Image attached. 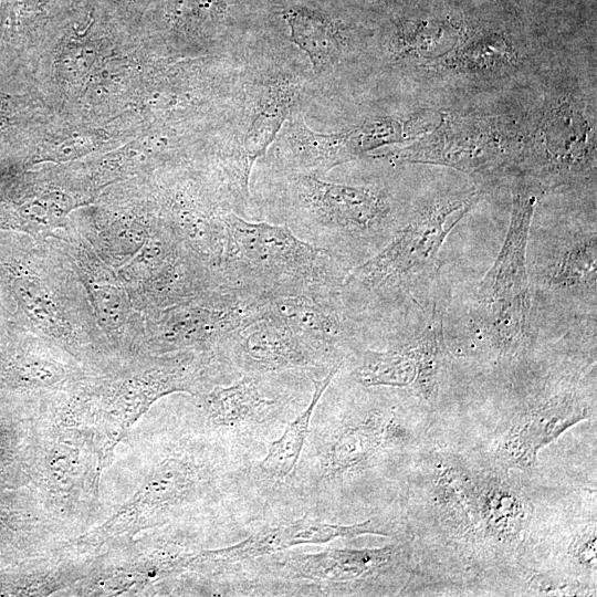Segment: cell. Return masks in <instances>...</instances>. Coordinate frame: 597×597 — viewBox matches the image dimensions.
<instances>
[{
	"mask_svg": "<svg viewBox=\"0 0 597 597\" xmlns=\"http://www.w3.org/2000/svg\"><path fill=\"white\" fill-rule=\"evenodd\" d=\"M519 170L542 190L595 178V128L573 95L555 97L544 107L525 137Z\"/></svg>",
	"mask_w": 597,
	"mask_h": 597,
	"instance_id": "12",
	"label": "cell"
},
{
	"mask_svg": "<svg viewBox=\"0 0 597 597\" xmlns=\"http://www.w3.org/2000/svg\"><path fill=\"white\" fill-rule=\"evenodd\" d=\"M220 274L227 285L259 298L341 287L352 269L331 252L296 237L286 226L226 217Z\"/></svg>",
	"mask_w": 597,
	"mask_h": 597,
	"instance_id": "6",
	"label": "cell"
},
{
	"mask_svg": "<svg viewBox=\"0 0 597 597\" xmlns=\"http://www.w3.org/2000/svg\"><path fill=\"white\" fill-rule=\"evenodd\" d=\"M0 291L11 321L76 359L103 363L115 355L74 269L50 238L0 231Z\"/></svg>",
	"mask_w": 597,
	"mask_h": 597,
	"instance_id": "3",
	"label": "cell"
},
{
	"mask_svg": "<svg viewBox=\"0 0 597 597\" xmlns=\"http://www.w3.org/2000/svg\"><path fill=\"white\" fill-rule=\"evenodd\" d=\"M217 352L242 374L296 371L314 377L313 373L325 369L295 334L265 310L234 329Z\"/></svg>",
	"mask_w": 597,
	"mask_h": 597,
	"instance_id": "16",
	"label": "cell"
},
{
	"mask_svg": "<svg viewBox=\"0 0 597 597\" xmlns=\"http://www.w3.org/2000/svg\"><path fill=\"white\" fill-rule=\"evenodd\" d=\"M50 239L74 269L96 323L115 354H142L144 316L133 304L116 269L97 254L70 217L65 227Z\"/></svg>",
	"mask_w": 597,
	"mask_h": 597,
	"instance_id": "13",
	"label": "cell"
},
{
	"mask_svg": "<svg viewBox=\"0 0 597 597\" xmlns=\"http://www.w3.org/2000/svg\"><path fill=\"white\" fill-rule=\"evenodd\" d=\"M239 52L237 94L216 135L213 156L233 193L238 214L252 219L253 168L290 115L305 113L312 72L305 55L264 18Z\"/></svg>",
	"mask_w": 597,
	"mask_h": 597,
	"instance_id": "2",
	"label": "cell"
},
{
	"mask_svg": "<svg viewBox=\"0 0 597 597\" xmlns=\"http://www.w3.org/2000/svg\"><path fill=\"white\" fill-rule=\"evenodd\" d=\"M542 191L523 177L517 180L505 239L493 265L478 284L471 302L473 327L503 352L519 350L528 336L531 287L527 243L531 221Z\"/></svg>",
	"mask_w": 597,
	"mask_h": 597,
	"instance_id": "7",
	"label": "cell"
},
{
	"mask_svg": "<svg viewBox=\"0 0 597 597\" xmlns=\"http://www.w3.org/2000/svg\"><path fill=\"white\" fill-rule=\"evenodd\" d=\"M341 368H333L321 379L308 376L313 384V392L306 408L300 412L285 428L281 437L274 440L258 463V474L273 482H282L295 469L311 426V420L323 394Z\"/></svg>",
	"mask_w": 597,
	"mask_h": 597,
	"instance_id": "23",
	"label": "cell"
},
{
	"mask_svg": "<svg viewBox=\"0 0 597 597\" xmlns=\"http://www.w3.org/2000/svg\"><path fill=\"white\" fill-rule=\"evenodd\" d=\"M264 374H242L234 383L217 385L202 396V406L211 422L226 428H242L263 422L280 400L264 391Z\"/></svg>",
	"mask_w": 597,
	"mask_h": 597,
	"instance_id": "21",
	"label": "cell"
},
{
	"mask_svg": "<svg viewBox=\"0 0 597 597\" xmlns=\"http://www.w3.org/2000/svg\"><path fill=\"white\" fill-rule=\"evenodd\" d=\"M264 302L224 284L186 302L146 313L142 353L217 350L234 329L263 314Z\"/></svg>",
	"mask_w": 597,
	"mask_h": 597,
	"instance_id": "10",
	"label": "cell"
},
{
	"mask_svg": "<svg viewBox=\"0 0 597 597\" xmlns=\"http://www.w3.org/2000/svg\"><path fill=\"white\" fill-rule=\"evenodd\" d=\"M388 420L371 412L355 426L338 432L323 459L326 475H341L366 462L389 436Z\"/></svg>",
	"mask_w": 597,
	"mask_h": 597,
	"instance_id": "25",
	"label": "cell"
},
{
	"mask_svg": "<svg viewBox=\"0 0 597 597\" xmlns=\"http://www.w3.org/2000/svg\"><path fill=\"white\" fill-rule=\"evenodd\" d=\"M151 15L176 48L237 54L261 27V0H151Z\"/></svg>",
	"mask_w": 597,
	"mask_h": 597,
	"instance_id": "14",
	"label": "cell"
},
{
	"mask_svg": "<svg viewBox=\"0 0 597 597\" xmlns=\"http://www.w3.org/2000/svg\"><path fill=\"white\" fill-rule=\"evenodd\" d=\"M596 268V231H579L555 243L545 266L544 280L556 292L588 293L595 297Z\"/></svg>",
	"mask_w": 597,
	"mask_h": 597,
	"instance_id": "22",
	"label": "cell"
},
{
	"mask_svg": "<svg viewBox=\"0 0 597 597\" xmlns=\"http://www.w3.org/2000/svg\"><path fill=\"white\" fill-rule=\"evenodd\" d=\"M586 417V408L574 399L547 404L530 413L512 432L509 447L522 463L531 464L541 448Z\"/></svg>",
	"mask_w": 597,
	"mask_h": 597,
	"instance_id": "24",
	"label": "cell"
},
{
	"mask_svg": "<svg viewBox=\"0 0 597 597\" xmlns=\"http://www.w3.org/2000/svg\"><path fill=\"white\" fill-rule=\"evenodd\" d=\"M109 2L123 7V8H134V7H144L151 2V0H108Z\"/></svg>",
	"mask_w": 597,
	"mask_h": 597,
	"instance_id": "30",
	"label": "cell"
},
{
	"mask_svg": "<svg viewBox=\"0 0 597 597\" xmlns=\"http://www.w3.org/2000/svg\"><path fill=\"white\" fill-rule=\"evenodd\" d=\"M9 317H10V315H9V312L7 311V308L4 306V303L2 301L1 291H0V329L9 321Z\"/></svg>",
	"mask_w": 597,
	"mask_h": 597,
	"instance_id": "31",
	"label": "cell"
},
{
	"mask_svg": "<svg viewBox=\"0 0 597 597\" xmlns=\"http://www.w3.org/2000/svg\"><path fill=\"white\" fill-rule=\"evenodd\" d=\"M22 118L23 112L19 102L0 93V148L15 136Z\"/></svg>",
	"mask_w": 597,
	"mask_h": 597,
	"instance_id": "27",
	"label": "cell"
},
{
	"mask_svg": "<svg viewBox=\"0 0 597 597\" xmlns=\"http://www.w3.org/2000/svg\"><path fill=\"white\" fill-rule=\"evenodd\" d=\"M395 545L378 548H327L316 553L286 554L290 575L315 584H339L359 579L385 566L396 553Z\"/></svg>",
	"mask_w": 597,
	"mask_h": 597,
	"instance_id": "20",
	"label": "cell"
},
{
	"mask_svg": "<svg viewBox=\"0 0 597 597\" xmlns=\"http://www.w3.org/2000/svg\"><path fill=\"white\" fill-rule=\"evenodd\" d=\"M70 219L97 254L117 269L130 260L160 220L154 191L137 202L104 207L83 219Z\"/></svg>",
	"mask_w": 597,
	"mask_h": 597,
	"instance_id": "18",
	"label": "cell"
},
{
	"mask_svg": "<svg viewBox=\"0 0 597 597\" xmlns=\"http://www.w3.org/2000/svg\"><path fill=\"white\" fill-rule=\"evenodd\" d=\"M250 193L253 219L284 224L350 268L378 252L406 221L394 191L379 181H335L258 166Z\"/></svg>",
	"mask_w": 597,
	"mask_h": 597,
	"instance_id": "1",
	"label": "cell"
},
{
	"mask_svg": "<svg viewBox=\"0 0 597 597\" xmlns=\"http://www.w3.org/2000/svg\"><path fill=\"white\" fill-rule=\"evenodd\" d=\"M577 556L584 564H591L596 558L595 535H589L587 540L582 541L577 547Z\"/></svg>",
	"mask_w": 597,
	"mask_h": 597,
	"instance_id": "28",
	"label": "cell"
},
{
	"mask_svg": "<svg viewBox=\"0 0 597 597\" xmlns=\"http://www.w3.org/2000/svg\"><path fill=\"white\" fill-rule=\"evenodd\" d=\"M441 327V321L433 317L427 328L407 343L386 350H365L353 370L355 380L365 387L410 388L426 399L434 396Z\"/></svg>",
	"mask_w": 597,
	"mask_h": 597,
	"instance_id": "17",
	"label": "cell"
},
{
	"mask_svg": "<svg viewBox=\"0 0 597 597\" xmlns=\"http://www.w3.org/2000/svg\"><path fill=\"white\" fill-rule=\"evenodd\" d=\"M153 191L163 221L196 258L219 272L226 217L238 213V207L214 157L165 168Z\"/></svg>",
	"mask_w": 597,
	"mask_h": 597,
	"instance_id": "9",
	"label": "cell"
},
{
	"mask_svg": "<svg viewBox=\"0 0 597 597\" xmlns=\"http://www.w3.org/2000/svg\"><path fill=\"white\" fill-rule=\"evenodd\" d=\"M365 534L389 535L387 531L376 527L370 519L363 523L342 525L303 516L277 525L265 526L241 542L205 552L200 557L216 563L238 564L298 545H320L335 538H350Z\"/></svg>",
	"mask_w": 597,
	"mask_h": 597,
	"instance_id": "19",
	"label": "cell"
},
{
	"mask_svg": "<svg viewBox=\"0 0 597 597\" xmlns=\"http://www.w3.org/2000/svg\"><path fill=\"white\" fill-rule=\"evenodd\" d=\"M20 169L23 168L17 163L6 159L0 160V186Z\"/></svg>",
	"mask_w": 597,
	"mask_h": 597,
	"instance_id": "29",
	"label": "cell"
},
{
	"mask_svg": "<svg viewBox=\"0 0 597 597\" xmlns=\"http://www.w3.org/2000/svg\"><path fill=\"white\" fill-rule=\"evenodd\" d=\"M479 198L473 191L437 199L409 216L386 245L345 275L339 292L350 313L363 323L433 280L444 241Z\"/></svg>",
	"mask_w": 597,
	"mask_h": 597,
	"instance_id": "5",
	"label": "cell"
},
{
	"mask_svg": "<svg viewBox=\"0 0 597 597\" xmlns=\"http://www.w3.org/2000/svg\"><path fill=\"white\" fill-rule=\"evenodd\" d=\"M261 14L307 59L312 72L305 119L326 121L371 70L370 8L349 0H261Z\"/></svg>",
	"mask_w": 597,
	"mask_h": 597,
	"instance_id": "4",
	"label": "cell"
},
{
	"mask_svg": "<svg viewBox=\"0 0 597 597\" xmlns=\"http://www.w3.org/2000/svg\"><path fill=\"white\" fill-rule=\"evenodd\" d=\"M116 271L143 315L226 284L221 274L196 258L161 218L137 253Z\"/></svg>",
	"mask_w": 597,
	"mask_h": 597,
	"instance_id": "11",
	"label": "cell"
},
{
	"mask_svg": "<svg viewBox=\"0 0 597 597\" xmlns=\"http://www.w3.org/2000/svg\"><path fill=\"white\" fill-rule=\"evenodd\" d=\"M525 137L517 123L501 116H464L443 113L423 137L366 157L396 163L441 165L468 175L494 179L519 169Z\"/></svg>",
	"mask_w": 597,
	"mask_h": 597,
	"instance_id": "8",
	"label": "cell"
},
{
	"mask_svg": "<svg viewBox=\"0 0 597 597\" xmlns=\"http://www.w3.org/2000/svg\"><path fill=\"white\" fill-rule=\"evenodd\" d=\"M514 57L512 46L499 34L475 36L453 55L451 65L467 72L494 70Z\"/></svg>",
	"mask_w": 597,
	"mask_h": 597,
	"instance_id": "26",
	"label": "cell"
},
{
	"mask_svg": "<svg viewBox=\"0 0 597 597\" xmlns=\"http://www.w3.org/2000/svg\"><path fill=\"white\" fill-rule=\"evenodd\" d=\"M1 1V0H0Z\"/></svg>",
	"mask_w": 597,
	"mask_h": 597,
	"instance_id": "32",
	"label": "cell"
},
{
	"mask_svg": "<svg viewBox=\"0 0 597 597\" xmlns=\"http://www.w3.org/2000/svg\"><path fill=\"white\" fill-rule=\"evenodd\" d=\"M341 287L266 298L264 310L283 322L326 370L341 368L363 325L345 305Z\"/></svg>",
	"mask_w": 597,
	"mask_h": 597,
	"instance_id": "15",
	"label": "cell"
}]
</instances>
